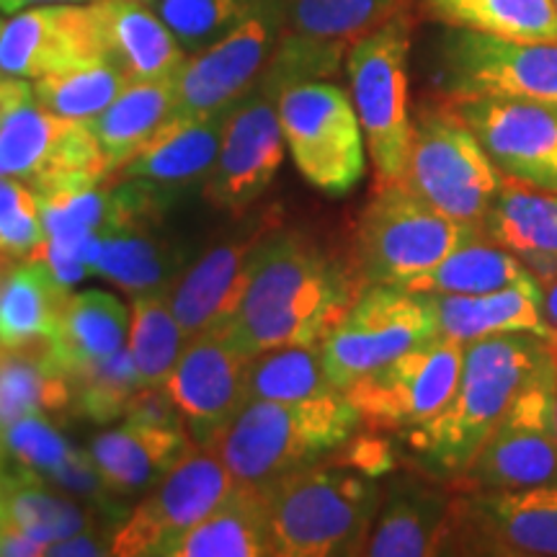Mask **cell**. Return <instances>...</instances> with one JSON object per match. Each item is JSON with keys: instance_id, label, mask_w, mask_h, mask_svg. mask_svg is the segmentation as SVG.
Here are the masks:
<instances>
[{"instance_id": "cell-11", "label": "cell", "mask_w": 557, "mask_h": 557, "mask_svg": "<svg viewBox=\"0 0 557 557\" xmlns=\"http://www.w3.org/2000/svg\"><path fill=\"white\" fill-rule=\"evenodd\" d=\"M436 83L447 99L504 96L557 107V41H517L449 29L438 41Z\"/></svg>"}, {"instance_id": "cell-46", "label": "cell", "mask_w": 557, "mask_h": 557, "mask_svg": "<svg viewBox=\"0 0 557 557\" xmlns=\"http://www.w3.org/2000/svg\"><path fill=\"white\" fill-rule=\"evenodd\" d=\"M32 99H34L32 81L0 75V124L9 120V114H13V111L24 107V103Z\"/></svg>"}, {"instance_id": "cell-50", "label": "cell", "mask_w": 557, "mask_h": 557, "mask_svg": "<svg viewBox=\"0 0 557 557\" xmlns=\"http://www.w3.org/2000/svg\"><path fill=\"white\" fill-rule=\"evenodd\" d=\"M3 26H5V13L0 11V32H3Z\"/></svg>"}, {"instance_id": "cell-5", "label": "cell", "mask_w": 557, "mask_h": 557, "mask_svg": "<svg viewBox=\"0 0 557 557\" xmlns=\"http://www.w3.org/2000/svg\"><path fill=\"white\" fill-rule=\"evenodd\" d=\"M483 235L480 225L451 220L418 199L408 186L374 189L357 230V274L367 287L406 289L451 250Z\"/></svg>"}, {"instance_id": "cell-32", "label": "cell", "mask_w": 557, "mask_h": 557, "mask_svg": "<svg viewBox=\"0 0 557 557\" xmlns=\"http://www.w3.org/2000/svg\"><path fill=\"white\" fill-rule=\"evenodd\" d=\"M173 81H132L99 116L86 120L109 173L120 171L173 120Z\"/></svg>"}, {"instance_id": "cell-14", "label": "cell", "mask_w": 557, "mask_h": 557, "mask_svg": "<svg viewBox=\"0 0 557 557\" xmlns=\"http://www.w3.org/2000/svg\"><path fill=\"white\" fill-rule=\"evenodd\" d=\"M462 341L436 336L359 377L344 393L361 423L406 434L447 406L462 372Z\"/></svg>"}, {"instance_id": "cell-18", "label": "cell", "mask_w": 557, "mask_h": 557, "mask_svg": "<svg viewBox=\"0 0 557 557\" xmlns=\"http://www.w3.org/2000/svg\"><path fill=\"white\" fill-rule=\"evenodd\" d=\"M109 60L90 3L37 5L13 13L0 32V75L39 81Z\"/></svg>"}, {"instance_id": "cell-23", "label": "cell", "mask_w": 557, "mask_h": 557, "mask_svg": "<svg viewBox=\"0 0 557 557\" xmlns=\"http://www.w3.org/2000/svg\"><path fill=\"white\" fill-rule=\"evenodd\" d=\"M191 447L186 426H156L124 418L122 426L90 438L88 455L111 496L129 500L160 483Z\"/></svg>"}, {"instance_id": "cell-21", "label": "cell", "mask_w": 557, "mask_h": 557, "mask_svg": "<svg viewBox=\"0 0 557 557\" xmlns=\"http://www.w3.org/2000/svg\"><path fill=\"white\" fill-rule=\"evenodd\" d=\"M274 225H278L274 214H263L256 225L243 227V233L233 240L209 248L181 274L176 287L171 289V308L186 338L191 341L201 331L214 329L230 315L246 282L253 248Z\"/></svg>"}, {"instance_id": "cell-4", "label": "cell", "mask_w": 557, "mask_h": 557, "mask_svg": "<svg viewBox=\"0 0 557 557\" xmlns=\"http://www.w3.org/2000/svg\"><path fill=\"white\" fill-rule=\"evenodd\" d=\"M382 485L351 465L289 472L271 487V540L282 557L364 555Z\"/></svg>"}, {"instance_id": "cell-10", "label": "cell", "mask_w": 557, "mask_h": 557, "mask_svg": "<svg viewBox=\"0 0 557 557\" xmlns=\"http://www.w3.org/2000/svg\"><path fill=\"white\" fill-rule=\"evenodd\" d=\"M557 351L534 369L462 480L470 491L557 483Z\"/></svg>"}, {"instance_id": "cell-31", "label": "cell", "mask_w": 557, "mask_h": 557, "mask_svg": "<svg viewBox=\"0 0 557 557\" xmlns=\"http://www.w3.org/2000/svg\"><path fill=\"white\" fill-rule=\"evenodd\" d=\"M156 225L124 227L101 235L90 256V271L137 295H160L176 287L189 263V250L171 238H160Z\"/></svg>"}, {"instance_id": "cell-38", "label": "cell", "mask_w": 557, "mask_h": 557, "mask_svg": "<svg viewBox=\"0 0 557 557\" xmlns=\"http://www.w3.org/2000/svg\"><path fill=\"white\" fill-rule=\"evenodd\" d=\"M341 393L333 387L320 357V344L278 346L248 361L246 395L250 400L299 403L329 398Z\"/></svg>"}, {"instance_id": "cell-29", "label": "cell", "mask_w": 557, "mask_h": 557, "mask_svg": "<svg viewBox=\"0 0 557 557\" xmlns=\"http://www.w3.org/2000/svg\"><path fill=\"white\" fill-rule=\"evenodd\" d=\"M271 487L235 483L230 496L199 524L165 547L163 557H269Z\"/></svg>"}, {"instance_id": "cell-34", "label": "cell", "mask_w": 557, "mask_h": 557, "mask_svg": "<svg viewBox=\"0 0 557 557\" xmlns=\"http://www.w3.org/2000/svg\"><path fill=\"white\" fill-rule=\"evenodd\" d=\"M0 498H3L5 519L45 547L73 534L101 529L96 527V508L54 491L45 480L21 468L5 470L0 480Z\"/></svg>"}, {"instance_id": "cell-8", "label": "cell", "mask_w": 557, "mask_h": 557, "mask_svg": "<svg viewBox=\"0 0 557 557\" xmlns=\"http://www.w3.org/2000/svg\"><path fill=\"white\" fill-rule=\"evenodd\" d=\"M284 139L305 181L344 197L364 178L367 143L354 101L329 81L297 83L276 99Z\"/></svg>"}, {"instance_id": "cell-20", "label": "cell", "mask_w": 557, "mask_h": 557, "mask_svg": "<svg viewBox=\"0 0 557 557\" xmlns=\"http://www.w3.org/2000/svg\"><path fill=\"white\" fill-rule=\"evenodd\" d=\"M0 171L34 186L58 176H111L86 120L50 114L26 101L0 124Z\"/></svg>"}, {"instance_id": "cell-44", "label": "cell", "mask_w": 557, "mask_h": 557, "mask_svg": "<svg viewBox=\"0 0 557 557\" xmlns=\"http://www.w3.org/2000/svg\"><path fill=\"white\" fill-rule=\"evenodd\" d=\"M47 243L37 191L26 181L0 176V250L34 256Z\"/></svg>"}, {"instance_id": "cell-2", "label": "cell", "mask_w": 557, "mask_h": 557, "mask_svg": "<svg viewBox=\"0 0 557 557\" xmlns=\"http://www.w3.org/2000/svg\"><path fill=\"white\" fill-rule=\"evenodd\" d=\"M555 346L540 336H491L465 344L447 406L403 434L416 462L436 478H462L524 382Z\"/></svg>"}, {"instance_id": "cell-40", "label": "cell", "mask_w": 557, "mask_h": 557, "mask_svg": "<svg viewBox=\"0 0 557 557\" xmlns=\"http://www.w3.org/2000/svg\"><path fill=\"white\" fill-rule=\"evenodd\" d=\"M129 83L132 81L116 62L103 60L32 81V86L34 101L50 114L65 116V120H94Z\"/></svg>"}, {"instance_id": "cell-43", "label": "cell", "mask_w": 557, "mask_h": 557, "mask_svg": "<svg viewBox=\"0 0 557 557\" xmlns=\"http://www.w3.org/2000/svg\"><path fill=\"white\" fill-rule=\"evenodd\" d=\"M0 442H3L5 455L13 457L16 468L32 472L47 485L78 455V449L70 447L67 438L54 429L50 418L41 416L21 418L11 426L0 429Z\"/></svg>"}, {"instance_id": "cell-24", "label": "cell", "mask_w": 557, "mask_h": 557, "mask_svg": "<svg viewBox=\"0 0 557 557\" xmlns=\"http://www.w3.org/2000/svg\"><path fill=\"white\" fill-rule=\"evenodd\" d=\"M455 498L421 478H395L382 487V504L364 555L423 557L442 555Z\"/></svg>"}, {"instance_id": "cell-41", "label": "cell", "mask_w": 557, "mask_h": 557, "mask_svg": "<svg viewBox=\"0 0 557 557\" xmlns=\"http://www.w3.org/2000/svg\"><path fill=\"white\" fill-rule=\"evenodd\" d=\"M261 3L263 0H152L150 5L186 54H197L243 24Z\"/></svg>"}, {"instance_id": "cell-27", "label": "cell", "mask_w": 557, "mask_h": 557, "mask_svg": "<svg viewBox=\"0 0 557 557\" xmlns=\"http://www.w3.org/2000/svg\"><path fill=\"white\" fill-rule=\"evenodd\" d=\"M67 297L70 287L45 259L0 250V348L47 344Z\"/></svg>"}, {"instance_id": "cell-22", "label": "cell", "mask_w": 557, "mask_h": 557, "mask_svg": "<svg viewBox=\"0 0 557 557\" xmlns=\"http://www.w3.org/2000/svg\"><path fill=\"white\" fill-rule=\"evenodd\" d=\"M227 116L230 109L171 120L114 176L145 181L173 199L181 191L205 186L218 163Z\"/></svg>"}, {"instance_id": "cell-12", "label": "cell", "mask_w": 557, "mask_h": 557, "mask_svg": "<svg viewBox=\"0 0 557 557\" xmlns=\"http://www.w3.org/2000/svg\"><path fill=\"white\" fill-rule=\"evenodd\" d=\"M442 555L557 557V483L455 498Z\"/></svg>"}, {"instance_id": "cell-17", "label": "cell", "mask_w": 557, "mask_h": 557, "mask_svg": "<svg viewBox=\"0 0 557 557\" xmlns=\"http://www.w3.org/2000/svg\"><path fill=\"white\" fill-rule=\"evenodd\" d=\"M284 145L276 99L253 86L230 109L218 163L205 184L207 199L230 214L248 212L274 184Z\"/></svg>"}, {"instance_id": "cell-9", "label": "cell", "mask_w": 557, "mask_h": 557, "mask_svg": "<svg viewBox=\"0 0 557 557\" xmlns=\"http://www.w3.org/2000/svg\"><path fill=\"white\" fill-rule=\"evenodd\" d=\"M436 336V312L426 295L400 287H367L336 329L320 341V357L333 387L344 393L359 377Z\"/></svg>"}, {"instance_id": "cell-26", "label": "cell", "mask_w": 557, "mask_h": 557, "mask_svg": "<svg viewBox=\"0 0 557 557\" xmlns=\"http://www.w3.org/2000/svg\"><path fill=\"white\" fill-rule=\"evenodd\" d=\"M107 54L129 81H176L189 54L156 9L143 0H96Z\"/></svg>"}, {"instance_id": "cell-33", "label": "cell", "mask_w": 557, "mask_h": 557, "mask_svg": "<svg viewBox=\"0 0 557 557\" xmlns=\"http://www.w3.org/2000/svg\"><path fill=\"white\" fill-rule=\"evenodd\" d=\"M73 410V382L52 367L45 344L0 348V429L29 416L54 421Z\"/></svg>"}, {"instance_id": "cell-15", "label": "cell", "mask_w": 557, "mask_h": 557, "mask_svg": "<svg viewBox=\"0 0 557 557\" xmlns=\"http://www.w3.org/2000/svg\"><path fill=\"white\" fill-rule=\"evenodd\" d=\"M284 32V0H263L243 24L205 52L189 54L173 81L178 116H205L238 103L267 70Z\"/></svg>"}, {"instance_id": "cell-35", "label": "cell", "mask_w": 557, "mask_h": 557, "mask_svg": "<svg viewBox=\"0 0 557 557\" xmlns=\"http://www.w3.org/2000/svg\"><path fill=\"white\" fill-rule=\"evenodd\" d=\"M423 11L449 29L517 41H557L555 0H421Z\"/></svg>"}, {"instance_id": "cell-7", "label": "cell", "mask_w": 557, "mask_h": 557, "mask_svg": "<svg viewBox=\"0 0 557 557\" xmlns=\"http://www.w3.org/2000/svg\"><path fill=\"white\" fill-rule=\"evenodd\" d=\"M408 13L354 41L346 54L351 101L357 109L367 152L374 165V189L400 184L406 173L413 114L408 101Z\"/></svg>"}, {"instance_id": "cell-52", "label": "cell", "mask_w": 557, "mask_h": 557, "mask_svg": "<svg viewBox=\"0 0 557 557\" xmlns=\"http://www.w3.org/2000/svg\"><path fill=\"white\" fill-rule=\"evenodd\" d=\"M143 3H152V0H143Z\"/></svg>"}, {"instance_id": "cell-42", "label": "cell", "mask_w": 557, "mask_h": 557, "mask_svg": "<svg viewBox=\"0 0 557 557\" xmlns=\"http://www.w3.org/2000/svg\"><path fill=\"white\" fill-rule=\"evenodd\" d=\"M70 382L75 389V413L96 423H111L116 418H124L132 398L143 389L127 346Z\"/></svg>"}, {"instance_id": "cell-36", "label": "cell", "mask_w": 557, "mask_h": 557, "mask_svg": "<svg viewBox=\"0 0 557 557\" xmlns=\"http://www.w3.org/2000/svg\"><path fill=\"white\" fill-rule=\"evenodd\" d=\"M400 13H406V0H284L282 34L348 50Z\"/></svg>"}, {"instance_id": "cell-47", "label": "cell", "mask_w": 557, "mask_h": 557, "mask_svg": "<svg viewBox=\"0 0 557 557\" xmlns=\"http://www.w3.org/2000/svg\"><path fill=\"white\" fill-rule=\"evenodd\" d=\"M545 295H542V312H545V323L549 329V344L557 348V276L553 282L542 284Z\"/></svg>"}, {"instance_id": "cell-13", "label": "cell", "mask_w": 557, "mask_h": 557, "mask_svg": "<svg viewBox=\"0 0 557 557\" xmlns=\"http://www.w3.org/2000/svg\"><path fill=\"white\" fill-rule=\"evenodd\" d=\"M235 480L212 447H194L145 493L111 534V555L163 557L165 547L230 496Z\"/></svg>"}, {"instance_id": "cell-3", "label": "cell", "mask_w": 557, "mask_h": 557, "mask_svg": "<svg viewBox=\"0 0 557 557\" xmlns=\"http://www.w3.org/2000/svg\"><path fill=\"white\" fill-rule=\"evenodd\" d=\"M359 423L361 418L346 393L299 403L250 400L212 449L235 483L274 487L289 472L344 449Z\"/></svg>"}, {"instance_id": "cell-53", "label": "cell", "mask_w": 557, "mask_h": 557, "mask_svg": "<svg viewBox=\"0 0 557 557\" xmlns=\"http://www.w3.org/2000/svg\"><path fill=\"white\" fill-rule=\"evenodd\" d=\"M0 176H5V173H3V171H0Z\"/></svg>"}, {"instance_id": "cell-28", "label": "cell", "mask_w": 557, "mask_h": 557, "mask_svg": "<svg viewBox=\"0 0 557 557\" xmlns=\"http://www.w3.org/2000/svg\"><path fill=\"white\" fill-rule=\"evenodd\" d=\"M480 230L487 240L519 256L542 284L557 276V191L504 178Z\"/></svg>"}, {"instance_id": "cell-1", "label": "cell", "mask_w": 557, "mask_h": 557, "mask_svg": "<svg viewBox=\"0 0 557 557\" xmlns=\"http://www.w3.org/2000/svg\"><path fill=\"white\" fill-rule=\"evenodd\" d=\"M361 292L357 267L333 259L302 230L274 225L253 248L238 302L214 329L248 359L278 346L320 344Z\"/></svg>"}, {"instance_id": "cell-45", "label": "cell", "mask_w": 557, "mask_h": 557, "mask_svg": "<svg viewBox=\"0 0 557 557\" xmlns=\"http://www.w3.org/2000/svg\"><path fill=\"white\" fill-rule=\"evenodd\" d=\"M111 534L114 529L107 532V527L90 529V532L73 534V537L54 542V545L47 547V555L54 557H103L111 555Z\"/></svg>"}, {"instance_id": "cell-19", "label": "cell", "mask_w": 557, "mask_h": 557, "mask_svg": "<svg viewBox=\"0 0 557 557\" xmlns=\"http://www.w3.org/2000/svg\"><path fill=\"white\" fill-rule=\"evenodd\" d=\"M248 361L218 329L201 331L186 344L165 387L194 444L212 447L248 403Z\"/></svg>"}, {"instance_id": "cell-30", "label": "cell", "mask_w": 557, "mask_h": 557, "mask_svg": "<svg viewBox=\"0 0 557 557\" xmlns=\"http://www.w3.org/2000/svg\"><path fill=\"white\" fill-rule=\"evenodd\" d=\"M129 310L101 289L70 295L54 336L45 344L47 359L65 377H78L127 346Z\"/></svg>"}, {"instance_id": "cell-16", "label": "cell", "mask_w": 557, "mask_h": 557, "mask_svg": "<svg viewBox=\"0 0 557 557\" xmlns=\"http://www.w3.org/2000/svg\"><path fill=\"white\" fill-rule=\"evenodd\" d=\"M447 101L475 132L500 176L557 191V107L504 96Z\"/></svg>"}, {"instance_id": "cell-39", "label": "cell", "mask_w": 557, "mask_h": 557, "mask_svg": "<svg viewBox=\"0 0 557 557\" xmlns=\"http://www.w3.org/2000/svg\"><path fill=\"white\" fill-rule=\"evenodd\" d=\"M186 344L189 338L173 315L169 292L132 297L127 348L139 385H165Z\"/></svg>"}, {"instance_id": "cell-25", "label": "cell", "mask_w": 557, "mask_h": 557, "mask_svg": "<svg viewBox=\"0 0 557 557\" xmlns=\"http://www.w3.org/2000/svg\"><path fill=\"white\" fill-rule=\"evenodd\" d=\"M542 282L529 274L485 295H426L436 312L438 336L462 344L491 336H540L549 341L542 312Z\"/></svg>"}, {"instance_id": "cell-49", "label": "cell", "mask_w": 557, "mask_h": 557, "mask_svg": "<svg viewBox=\"0 0 557 557\" xmlns=\"http://www.w3.org/2000/svg\"><path fill=\"white\" fill-rule=\"evenodd\" d=\"M557 351V348H555ZM555 416H557V367H555Z\"/></svg>"}, {"instance_id": "cell-6", "label": "cell", "mask_w": 557, "mask_h": 557, "mask_svg": "<svg viewBox=\"0 0 557 557\" xmlns=\"http://www.w3.org/2000/svg\"><path fill=\"white\" fill-rule=\"evenodd\" d=\"M403 186L436 212L480 225L504 176L451 103L426 101L413 114Z\"/></svg>"}, {"instance_id": "cell-48", "label": "cell", "mask_w": 557, "mask_h": 557, "mask_svg": "<svg viewBox=\"0 0 557 557\" xmlns=\"http://www.w3.org/2000/svg\"><path fill=\"white\" fill-rule=\"evenodd\" d=\"M65 3H96V0H0V11L5 16H13V13L37 9V5H65Z\"/></svg>"}, {"instance_id": "cell-37", "label": "cell", "mask_w": 557, "mask_h": 557, "mask_svg": "<svg viewBox=\"0 0 557 557\" xmlns=\"http://www.w3.org/2000/svg\"><path fill=\"white\" fill-rule=\"evenodd\" d=\"M529 274L532 271L519 256L480 235L451 250L438 267L418 276L406 289L418 295H485V292L504 289Z\"/></svg>"}, {"instance_id": "cell-54", "label": "cell", "mask_w": 557, "mask_h": 557, "mask_svg": "<svg viewBox=\"0 0 557 557\" xmlns=\"http://www.w3.org/2000/svg\"><path fill=\"white\" fill-rule=\"evenodd\" d=\"M555 5H557V0H555Z\"/></svg>"}, {"instance_id": "cell-51", "label": "cell", "mask_w": 557, "mask_h": 557, "mask_svg": "<svg viewBox=\"0 0 557 557\" xmlns=\"http://www.w3.org/2000/svg\"><path fill=\"white\" fill-rule=\"evenodd\" d=\"M3 475H5V472H3ZM0 480H3V478H0ZM0 517H5V513H3V498H0Z\"/></svg>"}]
</instances>
